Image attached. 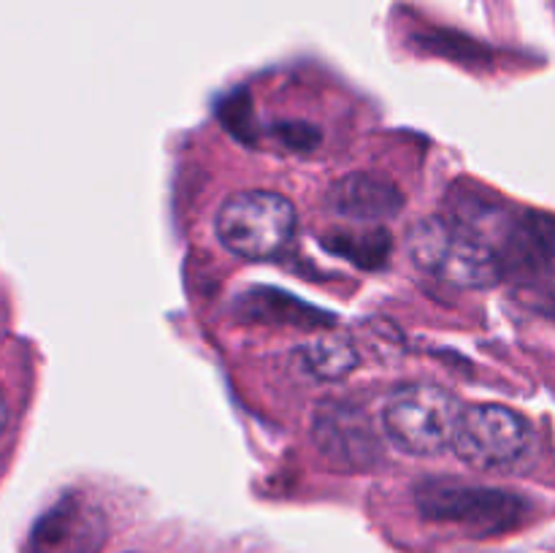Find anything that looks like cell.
Returning <instances> with one entry per match:
<instances>
[{"mask_svg": "<svg viewBox=\"0 0 555 553\" xmlns=\"http://www.w3.org/2000/svg\"><path fill=\"white\" fill-rule=\"evenodd\" d=\"M545 309H547V314H553V318H555V285L551 287V291H547V301H545Z\"/></svg>", "mask_w": 555, "mask_h": 553, "instance_id": "cell-12", "label": "cell"}, {"mask_svg": "<svg viewBox=\"0 0 555 553\" xmlns=\"http://www.w3.org/2000/svg\"><path fill=\"white\" fill-rule=\"evenodd\" d=\"M312 439L320 455L339 470H372L383 459L379 434L361 407L345 401H325L314 412Z\"/></svg>", "mask_w": 555, "mask_h": 553, "instance_id": "cell-7", "label": "cell"}, {"mask_svg": "<svg viewBox=\"0 0 555 553\" xmlns=\"http://www.w3.org/2000/svg\"><path fill=\"white\" fill-rule=\"evenodd\" d=\"M296 206L271 190H236L225 195L215 215L222 247L244 260H271L296 236Z\"/></svg>", "mask_w": 555, "mask_h": 553, "instance_id": "cell-3", "label": "cell"}, {"mask_svg": "<svg viewBox=\"0 0 555 553\" xmlns=\"http://www.w3.org/2000/svg\"><path fill=\"white\" fill-rule=\"evenodd\" d=\"M423 518L437 524H455L472 535H502L520 526L526 513L524 499L513 491L488 486H469L459 480H428L415 491Z\"/></svg>", "mask_w": 555, "mask_h": 553, "instance_id": "cell-6", "label": "cell"}, {"mask_svg": "<svg viewBox=\"0 0 555 553\" xmlns=\"http://www.w3.org/2000/svg\"><path fill=\"white\" fill-rule=\"evenodd\" d=\"M459 220L480 231L496 247L504 276H540L555 266V217L547 211H502L475 201L461 206Z\"/></svg>", "mask_w": 555, "mask_h": 553, "instance_id": "cell-4", "label": "cell"}, {"mask_svg": "<svg viewBox=\"0 0 555 553\" xmlns=\"http://www.w3.org/2000/svg\"><path fill=\"white\" fill-rule=\"evenodd\" d=\"M461 412L450 390L434 383H410L396 388L379 412L383 434L393 450L410 459H439L453 450Z\"/></svg>", "mask_w": 555, "mask_h": 553, "instance_id": "cell-2", "label": "cell"}, {"mask_svg": "<svg viewBox=\"0 0 555 553\" xmlns=\"http://www.w3.org/2000/svg\"><path fill=\"white\" fill-rule=\"evenodd\" d=\"M301 363L314 380L334 383V380L350 377L358 363H361V356H358V347L347 336L325 334L304 345Z\"/></svg>", "mask_w": 555, "mask_h": 553, "instance_id": "cell-10", "label": "cell"}, {"mask_svg": "<svg viewBox=\"0 0 555 553\" xmlns=\"http://www.w3.org/2000/svg\"><path fill=\"white\" fill-rule=\"evenodd\" d=\"M334 215L356 222H383L404 209V193L388 177L369 171L345 173L325 193Z\"/></svg>", "mask_w": 555, "mask_h": 553, "instance_id": "cell-9", "label": "cell"}, {"mask_svg": "<svg viewBox=\"0 0 555 553\" xmlns=\"http://www.w3.org/2000/svg\"><path fill=\"white\" fill-rule=\"evenodd\" d=\"M280 136H285L287 144L298 146V150H312L318 144V130L307 128V125H282Z\"/></svg>", "mask_w": 555, "mask_h": 553, "instance_id": "cell-11", "label": "cell"}, {"mask_svg": "<svg viewBox=\"0 0 555 553\" xmlns=\"http://www.w3.org/2000/svg\"><path fill=\"white\" fill-rule=\"evenodd\" d=\"M453 453L480 472H515L537 453L534 426L504 404H472L461 412Z\"/></svg>", "mask_w": 555, "mask_h": 553, "instance_id": "cell-5", "label": "cell"}, {"mask_svg": "<svg viewBox=\"0 0 555 553\" xmlns=\"http://www.w3.org/2000/svg\"><path fill=\"white\" fill-rule=\"evenodd\" d=\"M412 263L461 291H482L504 280L496 247L459 217H423L406 233Z\"/></svg>", "mask_w": 555, "mask_h": 553, "instance_id": "cell-1", "label": "cell"}, {"mask_svg": "<svg viewBox=\"0 0 555 553\" xmlns=\"http://www.w3.org/2000/svg\"><path fill=\"white\" fill-rule=\"evenodd\" d=\"M106 518L85 497L68 493L36 520L27 553H101Z\"/></svg>", "mask_w": 555, "mask_h": 553, "instance_id": "cell-8", "label": "cell"}]
</instances>
